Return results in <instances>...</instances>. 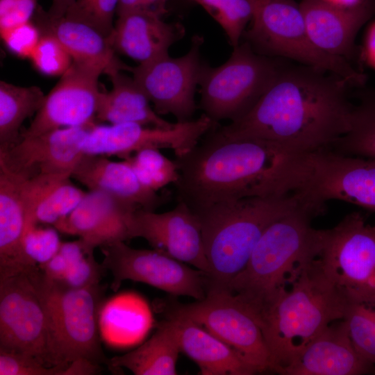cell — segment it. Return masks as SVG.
<instances>
[{
    "label": "cell",
    "mask_w": 375,
    "mask_h": 375,
    "mask_svg": "<svg viewBox=\"0 0 375 375\" xmlns=\"http://www.w3.org/2000/svg\"><path fill=\"white\" fill-rule=\"evenodd\" d=\"M308 66L281 67L256 103L242 117L214 129L227 138H256L297 153L329 148L349 128V84Z\"/></svg>",
    "instance_id": "6da1fadb"
},
{
    "label": "cell",
    "mask_w": 375,
    "mask_h": 375,
    "mask_svg": "<svg viewBox=\"0 0 375 375\" xmlns=\"http://www.w3.org/2000/svg\"><path fill=\"white\" fill-rule=\"evenodd\" d=\"M256 138H227L214 128L189 151L175 156L176 201L192 210L247 197L294 192L301 156Z\"/></svg>",
    "instance_id": "7a4b0ae2"
},
{
    "label": "cell",
    "mask_w": 375,
    "mask_h": 375,
    "mask_svg": "<svg viewBox=\"0 0 375 375\" xmlns=\"http://www.w3.org/2000/svg\"><path fill=\"white\" fill-rule=\"evenodd\" d=\"M347 298L325 275L318 258L255 317L278 374L332 322L342 319Z\"/></svg>",
    "instance_id": "3957f363"
},
{
    "label": "cell",
    "mask_w": 375,
    "mask_h": 375,
    "mask_svg": "<svg viewBox=\"0 0 375 375\" xmlns=\"http://www.w3.org/2000/svg\"><path fill=\"white\" fill-rule=\"evenodd\" d=\"M315 216L301 203L272 223L256 243L244 269L229 283L227 290L253 315L318 258L322 229L311 226L310 220Z\"/></svg>",
    "instance_id": "277c9868"
},
{
    "label": "cell",
    "mask_w": 375,
    "mask_h": 375,
    "mask_svg": "<svg viewBox=\"0 0 375 375\" xmlns=\"http://www.w3.org/2000/svg\"><path fill=\"white\" fill-rule=\"evenodd\" d=\"M301 205L297 195L291 193L228 200L191 209L201 224L210 266L207 288L227 290L266 228Z\"/></svg>",
    "instance_id": "5b68a950"
},
{
    "label": "cell",
    "mask_w": 375,
    "mask_h": 375,
    "mask_svg": "<svg viewBox=\"0 0 375 375\" xmlns=\"http://www.w3.org/2000/svg\"><path fill=\"white\" fill-rule=\"evenodd\" d=\"M34 277L45 310L51 366L66 368L83 358L109 365L99 338V315L103 288L65 287L47 278L38 267Z\"/></svg>",
    "instance_id": "8992f818"
},
{
    "label": "cell",
    "mask_w": 375,
    "mask_h": 375,
    "mask_svg": "<svg viewBox=\"0 0 375 375\" xmlns=\"http://www.w3.org/2000/svg\"><path fill=\"white\" fill-rule=\"evenodd\" d=\"M247 38L266 54L281 56L360 85L365 76L347 60L321 50L312 40L299 6L293 0H255Z\"/></svg>",
    "instance_id": "52a82bcc"
},
{
    "label": "cell",
    "mask_w": 375,
    "mask_h": 375,
    "mask_svg": "<svg viewBox=\"0 0 375 375\" xmlns=\"http://www.w3.org/2000/svg\"><path fill=\"white\" fill-rule=\"evenodd\" d=\"M280 69L270 58L255 53L249 42L239 44L222 65H203L199 85L203 114L216 123L240 119L256 103Z\"/></svg>",
    "instance_id": "ba28073f"
},
{
    "label": "cell",
    "mask_w": 375,
    "mask_h": 375,
    "mask_svg": "<svg viewBox=\"0 0 375 375\" xmlns=\"http://www.w3.org/2000/svg\"><path fill=\"white\" fill-rule=\"evenodd\" d=\"M294 193L318 215L332 199L375 212V159L330 148L303 153Z\"/></svg>",
    "instance_id": "9c48e42d"
},
{
    "label": "cell",
    "mask_w": 375,
    "mask_h": 375,
    "mask_svg": "<svg viewBox=\"0 0 375 375\" xmlns=\"http://www.w3.org/2000/svg\"><path fill=\"white\" fill-rule=\"evenodd\" d=\"M167 317L190 319L235 350L258 373L273 371L261 328L250 309L228 290L209 287L201 300L167 305Z\"/></svg>",
    "instance_id": "30bf717a"
},
{
    "label": "cell",
    "mask_w": 375,
    "mask_h": 375,
    "mask_svg": "<svg viewBox=\"0 0 375 375\" xmlns=\"http://www.w3.org/2000/svg\"><path fill=\"white\" fill-rule=\"evenodd\" d=\"M318 261L347 299L375 296V224L354 212L333 228L322 229Z\"/></svg>",
    "instance_id": "8fae6325"
},
{
    "label": "cell",
    "mask_w": 375,
    "mask_h": 375,
    "mask_svg": "<svg viewBox=\"0 0 375 375\" xmlns=\"http://www.w3.org/2000/svg\"><path fill=\"white\" fill-rule=\"evenodd\" d=\"M37 267L0 276V350L32 356L51 366L47 317L33 274Z\"/></svg>",
    "instance_id": "7c38bea8"
},
{
    "label": "cell",
    "mask_w": 375,
    "mask_h": 375,
    "mask_svg": "<svg viewBox=\"0 0 375 375\" xmlns=\"http://www.w3.org/2000/svg\"><path fill=\"white\" fill-rule=\"evenodd\" d=\"M101 265L112 276L111 288L116 291L122 282L131 280L155 287L174 296L201 300L208 283L204 272L156 249L130 247L124 241L99 247Z\"/></svg>",
    "instance_id": "4fadbf2b"
},
{
    "label": "cell",
    "mask_w": 375,
    "mask_h": 375,
    "mask_svg": "<svg viewBox=\"0 0 375 375\" xmlns=\"http://www.w3.org/2000/svg\"><path fill=\"white\" fill-rule=\"evenodd\" d=\"M216 122L203 114L196 119L176 122L172 127L149 126L138 123L94 124L84 144V153L115 156L126 160L147 149H171L175 156L195 147L212 130Z\"/></svg>",
    "instance_id": "5bb4252c"
},
{
    "label": "cell",
    "mask_w": 375,
    "mask_h": 375,
    "mask_svg": "<svg viewBox=\"0 0 375 375\" xmlns=\"http://www.w3.org/2000/svg\"><path fill=\"white\" fill-rule=\"evenodd\" d=\"M199 36L193 39L190 50L178 58L169 54L133 67V78L159 115L170 114L177 122L190 120L197 106L194 94L203 65Z\"/></svg>",
    "instance_id": "9a60e30c"
},
{
    "label": "cell",
    "mask_w": 375,
    "mask_h": 375,
    "mask_svg": "<svg viewBox=\"0 0 375 375\" xmlns=\"http://www.w3.org/2000/svg\"><path fill=\"white\" fill-rule=\"evenodd\" d=\"M99 66L73 60L69 68L45 96L44 102L21 138L31 137L57 128L90 126L96 123L101 91Z\"/></svg>",
    "instance_id": "2e32d148"
},
{
    "label": "cell",
    "mask_w": 375,
    "mask_h": 375,
    "mask_svg": "<svg viewBox=\"0 0 375 375\" xmlns=\"http://www.w3.org/2000/svg\"><path fill=\"white\" fill-rule=\"evenodd\" d=\"M94 125L60 128L21 138L12 147L0 150V169L24 180L40 175L71 177L84 155L85 142Z\"/></svg>",
    "instance_id": "e0dca14e"
},
{
    "label": "cell",
    "mask_w": 375,
    "mask_h": 375,
    "mask_svg": "<svg viewBox=\"0 0 375 375\" xmlns=\"http://www.w3.org/2000/svg\"><path fill=\"white\" fill-rule=\"evenodd\" d=\"M167 212L138 209L134 213L131 239L142 238L156 250L210 274L200 222L191 208L176 201Z\"/></svg>",
    "instance_id": "ac0fdd59"
},
{
    "label": "cell",
    "mask_w": 375,
    "mask_h": 375,
    "mask_svg": "<svg viewBox=\"0 0 375 375\" xmlns=\"http://www.w3.org/2000/svg\"><path fill=\"white\" fill-rule=\"evenodd\" d=\"M140 208L99 191H89L78 206L53 226L78 236L94 251L97 247L131 239L134 213Z\"/></svg>",
    "instance_id": "d6986e66"
},
{
    "label": "cell",
    "mask_w": 375,
    "mask_h": 375,
    "mask_svg": "<svg viewBox=\"0 0 375 375\" xmlns=\"http://www.w3.org/2000/svg\"><path fill=\"white\" fill-rule=\"evenodd\" d=\"M299 6L313 42L324 52L348 61L355 55L358 31L374 13L369 0L350 5L301 0Z\"/></svg>",
    "instance_id": "ffe728a7"
},
{
    "label": "cell",
    "mask_w": 375,
    "mask_h": 375,
    "mask_svg": "<svg viewBox=\"0 0 375 375\" xmlns=\"http://www.w3.org/2000/svg\"><path fill=\"white\" fill-rule=\"evenodd\" d=\"M375 365L357 351L344 320L327 326L279 373L282 375H360Z\"/></svg>",
    "instance_id": "44dd1931"
},
{
    "label": "cell",
    "mask_w": 375,
    "mask_h": 375,
    "mask_svg": "<svg viewBox=\"0 0 375 375\" xmlns=\"http://www.w3.org/2000/svg\"><path fill=\"white\" fill-rule=\"evenodd\" d=\"M117 16L110 42L115 52L140 64L169 54V47L183 35L181 24L165 22L153 12L133 10Z\"/></svg>",
    "instance_id": "7402d4cb"
},
{
    "label": "cell",
    "mask_w": 375,
    "mask_h": 375,
    "mask_svg": "<svg viewBox=\"0 0 375 375\" xmlns=\"http://www.w3.org/2000/svg\"><path fill=\"white\" fill-rule=\"evenodd\" d=\"M32 21L41 34H49L57 39L73 60L99 66L108 76L123 70L131 72L133 67L126 65L116 56L108 36L91 25L66 15L51 17L40 6Z\"/></svg>",
    "instance_id": "603a6c76"
},
{
    "label": "cell",
    "mask_w": 375,
    "mask_h": 375,
    "mask_svg": "<svg viewBox=\"0 0 375 375\" xmlns=\"http://www.w3.org/2000/svg\"><path fill=\"white\" fill-rule=\"evenodd\" d=\"M71 178L89 191L108 194L142 209L155 210L163 201L157 192L140 182L125 160L113 161L105 156L84 153Z\"/></svg>",
    "instance_id": "cb8c5ba5"
},
{
    "label": "cell",
    "mask_w": 375,
    "mask_h": 375,
    "mask_svg": "<svg viewBox=\"0 0 375 375\" xmlns=\"http://www.w3.org/2000/svg\"><path fill=\"white\" fill-rule=\"evenodd\" d=\"M176 333L181 351L197 363L201 375H252L258 373L229 345L197 323L167 317Z\"/></svg>",
    "instance_id": "d4e9b609"
},
{
    "label": "cell",
    "mask_w": 375,
    "mask_h": 375,
    "mask_svg": "<svg viewBox=\"0 0 375 375\" xmlns=\"http://www.w3.org/2000/svg\"><path fill=\"white\" fill-rule=\"evenodd\" d=\"M26 225L19 180L0 169V276L35 267L28 260L23 249Z\"/></svg>",
    "instance_id": "484cf974"
},
{
    "label": "cell",
    "mask_w": 375,
    "mask_h": 375,
    "mask_svg": "<svg viewBox=\"0 0 375 375\" xmlns=\"http://www.w3.org/2000/svg\"><path fill=\"white\" fill-rule=\"evenodd\" d=\"M112 88L101 92L96 119L111 124L138 123L161 128L172 127L175 123L160 117L133 78L117 72L108 76Z\"/></svg>",
    "instance_id": "4316f807"
},
{
    "label": "cell",
    "mask_w": 375,
    "mask_h": 375,
    "mask_svg": "<svg viewBox=\"0 0 375 375\" xmlns=\"http://www.w3.org/2000/svg\"><path fill=\"white\" fill-rule=\"evenodd\" d=\"M133 294H121L101 308L99 327L106 342L126 347L139 342L149 331L151 316L149 307Z\"/></svg>",
    "instance_id": "83f0119b"
},
{
    "label": "cell",
    "mask_w": 375,
    "mask_h": 375,
    "mask_svg": "<svg viewBox=\"0 0 375 375\" xmlns=\"http://www.w3.org/2000/svg\"><path fill=\"white\" fill-rule=\"evenodd\" d=\"M181 349L170 322L159 324L147 342L126 354L109 360V366L124 367L135 375H175Z\"/></svg>",
    "instance_id": "f1b7e54d"
},
{
    "label": "cell",
    "mask_w": 375,
    "mask_h": 375,
    "mask_svg": "<svg viewBox=\"0 0 375 375\" xmlns=\"http://www.w3.org/2000/svg\"><path fill=\"white\" fill-rule=\"evenodd\" d=\"M93 252L80 239L62 242L58 252L39 267L47 278L67 288L98 284L106 269L96 262Z\"/></svg>",
    "instance_id": "f546056e"
},
{
    "label": "cell",
    "mask_w": 375,
    "mask_h": 375,
    "mask_svg": "<svg viewBox=\"0 0 375 375\" xmlns=\"http://www.w3.org/2000/svg\"><path fill=\"white\" fill-rule=\"evenodd\" d=\"M45 96L35 85L22 87L0 81V150L20 139L22 124L38 112Z\"/></svg>",
    "instance_id": "4dcf8cb0"
},
{
    "label": "cell",
    "mask_w": 375,
    "mask_h": 375,
    "mask_svg": "<svg viewBox=\"0 0 375 375\" xmlns=\"http://www.w3.org/2000/svg\"><path fill=\"white\" fill-rule=\"evenodd\" d=\"M330 149L344 155L375 159V97H365L353 106L348 131Z\"/></svg>",
    "instance_id": "1f68e13d"
},
{
    "label": "cell",
    "mask_w": 375,
    "mask_h": 375,
    "mask_svg": "<svg viewBox=\"0 0 375 375\" xmlns=\"http://www.w3.org/2000/svg\"><path fill=\"white\" fill-rule=\"evenodd\" d=\"M343 319L357 351L375 365V296L347 299Z\"/></svg>",
    "instance_id": "d6a6232c"
},
{
    "label": "cell",
    "mask_w": 375,
    "mask_h": 375,
    "mask_svg": "<svg viewBox=\"0 0 375 375\" xmlns=\"http://www.w3.org/2000/svg\"><path fill=\"white\" fill-rule=\"evenodd\" d=\"M140 182L149 189L158 192L165 186L174 185L179 172L174 160L164 156L159 149L139 151L125 160Z\"/></svg>",
    "instance_id": "836d02e7"
},
{
    "label": "cell",
    "mask_w": 375,
    "mask_h": 375,
    "mask_svg": "<svg viewBox=\"0 0 375 375\" xmlns=\"http://www.w3.org/2000/svg\"><path fill=\"white\" fill-rule=\"evenodd\" d=\"M199 4L219 24L234 47L239 44L251 21L255 0H192Z\"/></svg>",
    "instance_id": "e575fe53"
},
{
    "label": "cell",
    "mask_w": 375,
    "mask_h": 375,
    "mask_svg": "<svg viewBox=\"0 0 375 375\" xmlns=\"http://www.w3.org/2000/svg\"><path fill=\"white\" fill-rule=\"evenodd\" d=\"M86 193L71 183L69 178L65 180L41 200L29 226L39 224L54 226L78 206Z\"/></svg>",
    "instance_id": "d590c367"
},
{
    "label": "cell",
    "mask_w": 375,
    "mask_h": 375,
    "mask_svg": "<svg viewBox=\"0 0 375 375\" xmlns=\"http://www.w3.org/2000/svg\"><path fill=\"white\" fill-rule=\"evenodd\" d=\"M29 59L37 71L49 76H61L73 62L61 43L49 34H42Z\"/></svg>",
    "instance_id": "8d00e7d4"
},
{
    "label": "cell",
    "mask_w": 375,
    "mask_h": 375,
    "mask_svg": "<svg viewBox=\"0 0 375 375\" xmlns=\"http://www.w3.org/2000/svg\"><path fill=\"white\" fill-rule=\"evenodd\" d=\"M55 228L40 227L33 225L24 233V252L34 266H42L49 262L59 251L62 242Z\"/></svg>",
    "instance_id": "74e56055"
},
{
    "label": "cell",
    "mask_w": 375,
    "mask_h": 375,
    "mask_svg": "<svg viewBox=\"0 0 375 375\" xmlns=\"http://www.w3.org/2000/svg\"><path fill=\"white\" fill-rule=\"evenodd\" d=\"M65 369L32 356L0 350V375H65Z\"/></svg>",
    "instance_id": "f35d334b"
},
{
    "label": "cell",
    "mask_w": 375,
    "mask_h": 375,
    "mask_svg": "<svg viewBox=\"0 0 375 375\" xmlns=\"http://www.w3.org/2000/svg\"><path fill=\"white\" fill-rule=\"evenodd\" d=\"M8 50L21 58H30L42 36L40 30L31 20L10 29L0 31Z\"/></svg>",
    "instance_id": "ab89813d"
},
{
    "label": "cell",
    "mask_w": 375,
    "mask_h": 375,
    "mask_svg": "<svg viewBox=\"0 0 375 375\" xmlns=\"http://www.w3.org/2000/svg\"><path fill=\"white\" fill-rule=\"evenodd\" d=\"M38 0H0V31L32 20Z\"/></svg>",
    "instance_id": "60d3db41"
},
{
    "label": "cell",
    "mask_w": 375,
    "mask_h": 375,
    "mask_svg": "<svg viewBox=\"0 0 375 375\" xmlns=\"http://www.w3.org/2000/svg\"><path fill=\"white\" fill-rule=\"evenodd\" d=\"M169 0H119L117 15L122 13L142 10L155 13L162 17L167 12V5Z\"/></svg>",
    "instance_id": "b9f144b4"
},
{
    "label": "cell",
    "mask_w": 375,
    "mask_h": 375,
    "mask_svg": "<svg viewBox=\"0 0 375 375\" xmlns=\"http://www.w3.org/2000/svg\"><path fill=\"white\" fill-rule=\"evenodd\" d=\"M99 365L80 358L71 362L65 369V375H91L98 372Z\"/></svg>",
    "instance_id": "7bdbcfd3"
},
{
    "label": "cell",
    "mask_w": 375,
    "mask_h": 375,
    "mask_svg": "<svg viewBox=\"0 0 375 375\" xmlns=\"http://www.w3.org/2000/svg\"><path fill=\"white\" fill-rule=\"evenodd\" d=\"M76 0H51V5L47 11L48 15L54 18L63 17L67 10L75 3Z\"/></svg>",
    "instance_id": "ee69618b"
},
{
    "label": "cell",
    "mask_w": 375,
    "mask_h": 375,
    "mask_svg": "<svg viewBox=\"0 0 375 375\" xmlns=\"http://www.w3.org/2000/svg\"><path fill=\"white\" fill-rule=\"evenodd\" d=\"M329 1L337 3L350 5V4L358 3V1L361 0H329Z\"/></svg>",
    "instance_id": "f6af8a7d"
}]
</instances>
